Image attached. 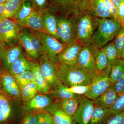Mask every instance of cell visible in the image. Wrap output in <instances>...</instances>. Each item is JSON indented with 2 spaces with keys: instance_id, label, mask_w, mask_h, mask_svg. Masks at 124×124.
Wrapping results in <instances>:
<instances>
[{
  "instance_id": "277c9868",
  "label": "cell",
  "mask_w": 124,
  "mask_h": 124,
  "mask_svg": "<svg viewBox=\"0 0 124 124\" xmlns=\"http://www.w3.org/2000/svg\"><path fill=\"white\" fill-rule=\"evenodd\" d=\"M57 34L60 41L66 45L76 38V16L60 13L56 15Z\"/></svg>"
},
{
  "instance_id": "7dc6e473",
  "label": "cell",
  "mask_w": 124,
  "mask_h": 124,
  "mask_svg": "<svg viewBox=\"0 0 124 124\" xmlns=\"http://www.w3.org/2000/svg\"><path fill=\"white\" fill-rule=\"evenodd\" d=\"M35 4L40 9H43L46 6L47 0H35Z\"/></svg>"
},
{
  "instance_id": "3957f363",
  "label": "cell",
  "mask_w": 124,
  "mask_h": 124,
  "mask_svg": "<svg viewBox=\"0 0 124 124\" xmlns=\"http://www.w3.org/2000/svg\"><path fill=\"white\" fill-rule=\"evenodd\" d=\"M76 18L77 41L82 46L91 44L97 26V18L88 11H84L76 15Z\"/></svg>"
},
{
  "instance_id": "836d02e7",
  "label": "cell",
  "mask_w": 124,
  "mask_h": 124,
  "mask_svg": "<svg viewBox=\"0 0 124 124\" xmlns=\"http://www.w3.org/2000/svg\"><path fill=\"white\" fill-rule=\"evenodd\" d=\"M121 58L124 46V27L121 28L113 41Z\"/></svg>"
},
{
  "instance_id": "bcb514c9",
  "label": "cell",
  "mask_w": 124,
  "mask_h": 124,
  "mask_svg": "<svg viewBox=\"0 0 124 124\" xmlns=\"http://www.w3.org/2000/svg\"><path fill=\"white\" fill-rule=\"evenodd\" d=\"M10 104L8 99L0 93V110L7 107Z\"/></svg>"
},
{
  "instance_id": "f546056e",
  "label": "cell",
  "mask_w": 124,
  "mask_h": 124,
  "mask_svg": "<svg viewBox=\"0 0 124 124\" xmlns=\"http://www.w3.org/2000/svg\"><path fill=\"white\" fill-rule=\"evenodd\" d=\"M108 60V65L111 66L120 58L113 41L109 42L103 47Z\"/></svg>"
},
{
  "instance_id": "ac0fdd59",
  "label": "cell",
  "mask_w": 124,
  "mask_h": 124,
  "mask_svg": "<svg viewBox=\"0 0 124 124\" xmlns=\"http://www.w3.org/2000/svg\"><path fill=\"white\" fill-rule=\"evenodd\" d=\"M46 93L38 94L28 102L25 107L27 111L39 110L46 108L53 102L51 96Z\"/></svg>"
},
{
  "instance_id": "11a10c76",
  "label": "cell",
  "mask_w": 124,
  "mask_h": 124,
  "mask_svg": "<svg viewBox=\"0 0 124 124\" xmlns=\"http://www.w3.org/2000/svg\"></svg>"
},
{
  "instance_id": "d4e9b609",
  "label": "cell",
  "mask_w": 124,
  "mask_h": 124,
  "mask_svg": "<svg viewBox=\"0 0 124 124\" xmlns=\"http://www.w3.org/2000/svg\"><path fill=\"white\" fill-rule=\"evenodd\" d=\"M19 41L29 57L35 59H38L40 58L33 50L26 29H24L21 31L19 38Z\"/></svg>"
},
{
  "instance_id": "816d5d0a",
  "label": "cell",
  "mask_w": 124,
  "mask_h": 124,
  "mask_svg": "<svg viewBox=\"0 0 124 124\" xmlns=\"http://www.w3.org/2000/svg\"><path fill=\"white\" fill-rule=\"evenodd\" d=\"M9 0H0V4L6 3Z\"/></svg>"
},
{
  "instance_id": "2e32d148",
  "label": "cell",
  "mask_w": 124,
  "mask_h": 124,
  "mask_svg": "<svg viewBox=\"0 0 124 124\" xmlns=\"http://www.w3.org/2000/svg\"><path fill=\"white\" fill-rule=\"evenodd\" d=\"M46 110L53 116L54 124H73L72 117L62 110L58 101L53 103Z\"/></svg>"
},
{
  "instance_id": "44dd1931",
  "label": "cell",
  "mask_w": 124,
  "mask_h": 124,
  "mask_svg": "<svg viewBox=\"0 0 124 124\" xmlns=\"http://www.w3.org/2000/svg\"><path fill=\"white\" fill-rule=\"evenodd\" d=\"M33 63L22 54L11 64L8 70L14 76L27 71H31Z\"/></svg>"
},
{
  "instance_id": "6da1fadb",
  "label": "cell",
  "mask_w": 124,
  "mask_h": 124,
  "mask_svg": "<svg viewBox=\"0 0 124 124\" xmlns=\"http://www.w3.org/2000/svg\"><path fill=\"white\" fill-rule=\"evenodd\" d=\"M58 76L60 82L67 87L91 85L94 79L87 71L78 65H57Z\"/></svg>"
},
{
  "instance_id": "7c38bea8",
  "label": "cell",
  "mask_w": 124,
  "mask_h": 124,
  "mask_svg": "<svg viewBox=\"0 0 124 124\" xmlns=\"http://www.w3.org/2000/svg\"><path fill=\"white\" fill-rule=\"evenodd\" d=\"M88 11L96 18H112L111 15L103 0H84L81 11Z\"/></svg>"
},
{
  "instance_id": "ee69618b",
  "label": "cell",
  "mask_w": 124,
  "mask_h": 124,
  "mask_svg": "<svg viewBox=\"0 0 124 124\" xmlns=\"http://www.w3.org/2000/svg\"><path fill=\"white\" fill-rule=\"evenodd\" d=\"M2 85L4 90L10 95L16 97L20 96V93L19 88L9 86L5 85Z\"/></svg>"
},
{
  "instance_id": "ffe728a7",
  "label": "cell",
  "mask_w": 124,
  "mask_h": 124,
  "mask_svg": "<svg viewBox=\"0 0 124 124\" xmlns=\"http://www.w3.org/2000/svg\"><path fill=\"white\" fill-rule=\"evenodd\" d=\"M41 13L43 25L46 31L60 41L57 34L56 15L54 13L49 11Z\"/></svg>"
},
{
  "instance_id": "ab89813d",
  "label": "cell",
  "mask_w": 124,
  "mask_h": 124,
  "mask_svg": "<svg viewBox=\"0 0 124 124\" xmlns=\"http://www.w3.org/2000/svg\"><path fill=\"white\" fill-rule=\"evenodd\" d=\"M12 107L10 104L7 107L0 110V122H5L9 117L12 112Z\"/></svg>"
},
{
  "instance_id": "9c48e42d",
  "label": "cell",
  "mask_w": 124,
  "mask_h": 124,
  "mask_svg": "<svg viewBox=\"0 0 124 124\" xmlns=\"http://www.w3.org/2000/svg\"><path fill=\"white\" fill-rule=\"evenodd\" d=\"M40 58V68L51 89L63 85L58 76L57 64L51 62L45 53Z\"/></svg>"
},
{
  "instance_id": "7bdbcfd3",
  "label": "cell",
  "mask_w": 124,
  "mask_h": 124,
  "mask_svg": "<svg viewBox=\"0 0 124 124\" xmlns=\"http://www.w3.org/2000/svg\"><path fill=\"white\" fill-rule=\"evenodd\" d=\"M113 85L118 95L124 93V75Z\"/></svg>"
},
{
  "instance_id": "8992f818",
  "label": "cell",
  "mask_w": 124,
  "mask_h": 124,
  "mask_svg": "<svg viewBox=\"0 0 124 124\" xmlns=\"http://www.w3.org/2000/svg\"><path fill=\"white\" fill-rule=\"evenodd\" d=\"M22 27L10 19L0 20V40L3 46L13 45L19 41Z\"/></svg>"
},
{
  "instance_id": "cb8c5ba5",
  "label": "cell",
  "mask_w": 124,
  "mask_h": 124,
  "mask_svg": "<svg viewBox=\"0 0 124 124\" xmlns=\"http://www.w3.org/2000/svg\"><path fill=\"white\" fill-rule=\"evenodd\" d=\"M23 0H9L5 4L0 20L13 18Z\"/></svg>"
},
{
  "instance_id": "d590c367",
  "label": "cell",
  "mask_w": 124,
  "mask_h": 124,
  "mask_svg": "<svg viewBox=\"0 0 124 124\" xmlns=\"http://www.w3.org/2000/svg\"><path fill=\"white\" fill-rule=\"evenodd\" d=\"M91 85H77L67 87L66 86L65 89L67 91L79 95H85L88 92L90 88Z\"/></svg>"
},
{
  "instance_id": "8d00e7d4",
  "label": "cell",
  "mask_w": 124,
  "mask_h": 124,
  "mask_svg": "<svg viewBox=\"0 0 124 124\" xmlns=\"http://www.w3.org/2000/svg\"><path fill=\"white\" fill-rule=\"evenodd\" d=\"M2 84L6 85L8 86L19 88L14 76L11 73H5L1 78Z\"/></svg>"
},
{
  "instance_id": "5b68a950",
  "label": "cell",
  "mask_w": 124,
  "mask_h": 124,
  "mask_svg": "<svg viewBox=\"0 0 124 124\" xmlns=\"http://www.w3.org/2000/svg\"><path fill=\"white\" fill-rule=\"evenodd\" d=\"M32 31L39 40L45 53L51 62L55 64H57L58 55L64 49L66 45L63 44L46 32Z\"/></svg>"
},
{
  "instance_id": "b9f144b4",
  "label": "cell",
  "mask_w": 124,
  "mask_h": 124,
  "mask_svg": "<svg viewBox=\"0 0 124 124\" xmlns=\"http://www.w3.org/2000/svg\"><path fill=\"white\" fill-rule=\"evenodd\" d=\"M118 21L122 27L124 26V0H121L117 9Z\"/></svg>"
},
{
  "instance_id": "1f68e13d",
  "label": "cell",
  "mask_w": 124,
  "mask_h": 124,
  "mask_svg": "<svg viewBox=\"0 0 124 124\" xmlns=\"http://www.w3.org/2000/svg\"><path fill=\"white\" fill-rule=\"evenodd\" d=\"M14 76L21 90L27 85L33 81V75L31 71H26Z\"/></svg>"
},
{
  "instance_id": "f5cc1de1",
  "label": "cell",
  "mask_w": 124,
  "mask_h": 124,
  "mask_svg": "<svg viewBox=\"0 0 124 124\" xmlns=\"http://www.w3.org/2000/svg\"><path fill=\"white\" fill-rule=\"evenodd\" d=\"M2 46H3V44H2V42H1V41L0 40V53L1 50V49H2Z\"/></svg>"
},
{
  "instance_id": "9a60e30c",
  "label": "cell",
  "mask_w": 124,
  "mask_h": 124,
  "mask_svg": "<svg viewBox=\"0 0 124 124\" xmlns=\"http://www.w3.org/2000/svg\"><path fill=\"white\" fill-rule=\"evenodd\" d=\"M16 22L31 31L46 32L43 25L42 13L36 9L23 20Z\"/></svg>"
},
{
  "instance_id": "e0dca14e",
  "label": "cell",
  "mask_w": 124,
  "mask_h": 124,
  "mask_svg": "<svg viewBox=\"0 0 124 124\" xmlns=\"http://www.w3.org/2000/svg\"><path fill=\"white\" fill-rule=\"evenodd\" d=\"M118 97L114 86L112 85L106 91L93 101L95 106L110 109L115 104Z\"/></svg>"
},
{
  "instance_id": "8fae6325",
  "label": "cell",
  "mask_w": 124,
  "mask_h": 124,
  "mask_svg": "<svg viewBox=\"0 0 124 124\" xmlns=\"http://www.w3.org/2000/svg\"><path fill=\"white\" fill-rule=\"evenodd\" d=\"M94 106L93 100L80 95L79 105L72 117L73 121L77 124H88Z\"/></svg>"
},
{
  "instance_id": "484cf974",
  "label": "cell",
  "mask_w": 124,
  "mask_h": 124,
  "mask_svg": "<svg viewBox=\"0 0 124 124\" xmlns=\"http://www.w3.org/2000/svg\"><path fill=\"white\" fill-rule=\"evenodd\" d=\"M58 102L62 110L68 115L72 117L79 105L80 98L62 99L59 100Z\"/></svg>"
},
{
  "instance_id": "52a82bcc",
  "label": "cell",
  "mask_w": 124,
  "mask_h": 124,
  "mask_svg": "<svg viewBox=\"0 0 124 124\" xmlns=\"http://www.w3.org/2000/svg\"><path fill=\"white\" fill-rule=\"evenodd\" d=\"M111 68V66L108 65L105 70L99 73L94 79L88 92L84 95L85 97L94 100L112 85L109 77Z\"/></svg>"
},
{
  "instance_id": "d6986e66",
  "label": "cell",
  "mask_w": 124,
  "mask_h": 124,
  "mask_svg": "<svg viewBox=\"0 0 124 124\" xmlns=\"http://www.w3.org/2000/svg\"><path fill=\"white\" fill-rule=\"evenodd\" d=\"M31 71L33 75V81L38 86V91L44 93H48L51 88L43 75L39 63H33Z\"/></svg>"
},
{
  "instance_id": "4316f807",
  "label": "cell",
  "mask_w": 124,
  "mask_h": 124,
  "mask_svg": "<svg viewBox=\"0 0 124 124\" xmlns=\"http://www.w3.org/2000/svg\"><path fill=\"white\" fill-rule=\"evenodd\" d=\"M124 75V61L120 58L111 66L109 77L113 85Z\"/></svg>"
},
{
  "instance_id": "f1b7e54d",
  "label": "cell",
  "mask_w": 124,
  "mask_h": 124,
  "mask_svg": "<svg viewBox=\"0 0 124 124\" xmlns=\"http://www.w3.org/2000/svg\"><path fill=\"white\" fill-rule=\"evenodd\" d=\"M96 67L99 72L104 70L108 65V60L104 49H97L95 54Z\"/></svg>"
},
{
  "instance_id": "4dcf8cb0",
  "label": "cell",
  "mask_w": 124,
  "mask_h": 124,
  "mask_svg": "<svg viewBox=\"0 0 124 124\" xmlns=\"http://www.w3.org/2000/svg\"><path fill=\"white\" fill-rule=\"evenodd\" d=\"M38 91V86L34 81L31 82L22 90L21 94L23 100L28 102L35 97Z\"/></svg>"
},
{
  "instance_id": "681fc988",
  "label": "cell",
  "mask_w": 124,
  "mask_h": 124,
  "mask_svg": "<svg viewBox=\"0 0 124 124\" xmlns=\"http://www.w3.org/2000/svg\"><path fill=\"white\" fill-rule=\"evenodd\" d=\"M5 3L0 4V18L1 15H2V13H3V11H4Z\"/></svg>"
},
{
  "instance_id": "7402d4cb",
  "label": "cell",
  "mask_w": 124,
  "mask_h": 124,
  "mask_svg": "<svg viewBox=\"0 0 124 124\" xmlns=\"http://www.w3.org/2000/svg\"><path fill=\"white\" fill-rule=\"evenodd\" d=\"M112 115L109 108L95 105L88 124H105Z\"/></svg>"
},
{
  "instance_id": "db71d44e",
  "label": "cell",
  "mask_w": 124,
  "mask_h": 124,
  "mask_svg": "<svg viewBox=\"0 0 124 124\" xmlns=\"http://www.w3.org/2000/svg\"></svg>"
},
{
  "instance_id": "7a4b0ae2",
  "label": "cell",
  "mask_w": 124,
  "mask_h": 124,
  "mask_svg": "<svg viewBox=\"0 0 124 124\" xmlns=\"http://www.w3.org/2000/svg\"><path fill=\"white\" fill-rule=\"evenodd\" d=\"M97 26L93 35L92 44L100 49L113 41L122 26L112 18H97Z\"/></svg>"
},
{
  "instance_id": "f35d334b",
  "label": "cell",
  "mask_w": 124,
  "mask_h": 124,
  "mask_svg": "<svg viewBox=\"0 0 124 124\" xmlns=\"http://www.w3.org/2000/svg\"><path fill=\"white\" fill-rule=\"evenodd\" d=\"M105 124H124V113L112 115Z\"/></svg>"
},
{
  "instance_id": "f907efd6",
  "label": "cell",
  "mask_w": 124,
  "mask_h": 124,
  "mask_svg": "<svg viewBox=\"0 0 124 124\" xmlns=\"http://www.w3.org/2000/svg\"><path fill=\"white\" fill-rule=\"evenodd\" d=\"M121 58L124 61V46L122 50V54H121Z\"/></svg>"
},
{
  "instance_id": "c3c4849f",
  "label": "cell",
  "mask_w": 124,
  "mask_h": 124,
  "mask_svg": "<svg viewBox=\"0 0 124 124\" xmlns=\"http://www.w3.org/2000/svg\"><path fill=\"white\" fill-rule=\"evenodd\" d=\"M117 9L120 4L121 0H109Z\"/></svg>"
},
{
  "instance_id": "4fadbf2b",
  "label": "cell",
  "mask_w": 124,
  "mask_h": 124,
  "mask_svg": "<svg viewBox=\"0 0 124 124\" xmlns=\"http://www.w3.org/2000/svg\"><path fill=\"white\" fill-rule=\"evenodd\" d=\"M84 0H53L57 11L68 15H77Z\"/></svg>"
},
{
  "instance_id": "ba28073f",
  "label": "cell",
  "mask_w": 124,
  "mask_h": 124,
  "mask_svg": "<svg viewBox=\"0 0 124 124\" xmlns=\"http://www.w3.org/2000/svg\"><path fill=\"white\" fill-rule=\"evenodd\" d=\"M97 49L92 44L82 46L77 61L78 65L85 69L93 79L99 73L95 63Z\"/></svg>"
},
{
  "instance_id": "e575fe53",
  "label": "cell",
  "mask_w": 124,
  "mask_h": 124,
  "mask_svg": "<svg viewBox=\"0 0 124 124\" xmlns=\"http://www.w3.org/2000/svg\"><path fill=\"white\" fill-rule=\"evenodd\" d=\"M110 110L112 115L124 113V93L119 95L117 100Z\"/></svg>"
},
{
  "instance_id": "f6af8a7d",
  "label": "cell",
  "mask_w": 124,
  "mask_h": 124,
  "mask_svg": "<svg viewBox=\"0 0 124 124\" xmlns=\"http://www.w3.org/2000/svg\"><path fill=\"white\" fill-rule=\"evenodd\" d=\"M38 115L32 114L28 115L23 119L22 124H37Z\"/></svg>"
},
{
  "instance_id": "60d3db41",
  "label": "cell",
  "mask_w": 124,
  "mask_h": 124,
  "mask_svg": "<svg viewBox=\"0 0 124 124\" xmlns=\"http://www.w3.org/2000/svg\"><path fill=\"white\" fill-rule=\"evenodd\" d=\"M108 7L112 16V18L119 22L118 15H117V9L114 5L109 0H103Z\"/></svg>"
},
{
  "instance_id": "30bf717a",
  "label": "cell",
  "mask_w": 124,
  "mask_h": 124,
  "mask_svg": "<svg viewBox=\"0 0 124 124\" xmlns=\"http://www.w3.org/2000/svg\"><path fill=\"white\" fill-rule=\"evenodd\" d=\"M82 46L76 40L68 43L58 55L57 64L70 66L78 65V59Z\"/></svg>"
},
{
  "instance_id": "d6a6232c",
  "label": "cell",
  "mask_w": 124,
  "mask_h": 124,
  "mask_svg": "<svg viewBox=\"0 0 124 124\" xmlns=\"http://www.w3.org/2000/svg\"><path fill=\"white\" fill-rule=\"evenodd\" d=\"M26 31L30 39L33 50L40 58L45 53L41 43L33 31L30 29L29 30L26 29Z\"/></svg>"
},
{
  "instance_id": "603a6c76",
  "label": "cell",
  "mask_w": 124,
  "mask_h": 124,
  "mask_svg": "<svg viewBox=\"0 0 124 124\" xmlns=\"http://www.w3.org/2000/svg\"><path fill=\"white\" fill-rule=\"evenodd\" d=\"M35 0H23L14 17V21L19 22L26 18L35 10Z\"/></svg>"
},
{
  "instance_id": "74e56055",
  "label": "cell",
  "mask_w": 124,
  "mask_h": 124,
  "mask_svg": "<svg viewBox=\"0 0 124 124\" xmlns=\"http://www.w3.org/2000/svg\"><path fill=\"white\" fill-rule=\"evenodd\" d=\"M37 124H54L53 116L48 112H41L38 115Z\"/></svg>"
},
{
  "instance_id": "5bb4252c",
  "label": "cell",
  "mask_w": 124,
  "mask_h": 124,
  "mask_svg": "<svg viewBox=\"0 0 124 124\" xmlns=\"http://www.w3.org/2000/svg\"><path fill=\"white\" fill-rule=\"evenodd\" d=\"M22 54V47L19 45L2 47L0 57L5 68L8 70L11 64Z\"/></svg>"
},
{
  "instance_id": "83f0119b",
  "label": "cell",
  "mask_w": 124,
  "mask_h": 124,
  "mask_svg": "<svg viewBox=\"0 0 124 124\" xmlns=\"http://www.w3.org/2000/svg\"><path fill=\"white\" fill-rule=\"evenodd\" d=\"M66 86L63 85L55 88L50 90L48 93L51 96L59 100L67 99H80V95L75 94L67 91L65 89Z\"/></svg>"
}]
</instances>
